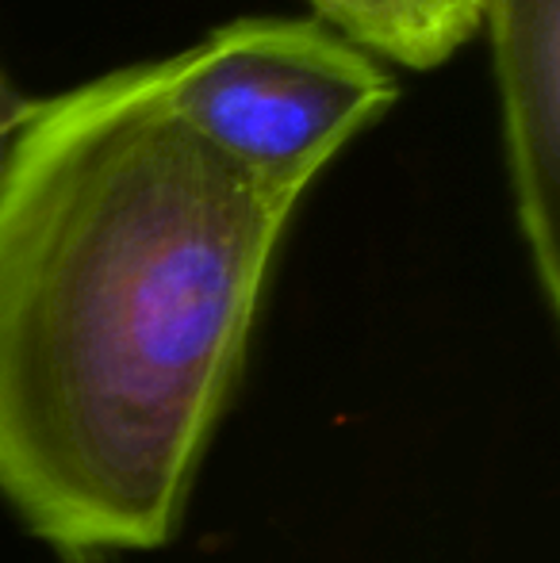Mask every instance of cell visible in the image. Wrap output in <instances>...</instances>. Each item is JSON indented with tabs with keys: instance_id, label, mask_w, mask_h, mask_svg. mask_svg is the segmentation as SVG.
I'll list each match as a JSON object with an SVG mask.
<instances>
[{
	"instance_id": "5",
	"label": "cell",
	"mask_w": 560,
	"mask_h": 563,
	"mask_svg": "<svg viewBox=\"0 0 560 563\" xmlns=\"http://www.w3.org/2000/svg\"><path fill=\"white\" fill-rule=\"evenodd\" d=\"M28 104H31V97H23V92L8 81L4 69H0V169H4L8 154H12V139H15V131H20Z\"/></svg>"
},
{
	"instance_id": "4",
	"label": "cell",
	"mask_w": 560,
	"mask_h": 563,
	"mask_svg": "<svg viewBox=\"0 0 560 563\" xmlns=\"http://www.w3.org/2000/svg\"><path fill=\"white\" fill-rule=\"evenodd\" d=\"M315 20L334 27L376 62L438 69L480 31L484 0H307Z\"/></svg>"
},
{
	"instance_id": "3",
	"label": "cell",
	"mask_w": 560,
	"mask_h": 563,
	"mask_svg": "<svg viewBox=\"0 0 560 563\" xmlns=\"http://www.w3.org/2000/svg\"><path fill=\"white\" fill-rule=\"evenodd\" d=\"M515 216L541 296L560 303V0H484Z\"/></svg>"
},
{
	"instance_id": "2",
	"label": "cell",
	"mask_w": 560,
	"mask_h": 563,
	"mask_svg": "<svg viewBox=\"0 0 560 563\" xmlns=\"http://www.w3.org/2000/svg\"><path fill=\"white\" fill-rule=\"evenodd\" d=\"M165 100L211 150L288 196L376 123L396 77L322 20H234L162 62Z\"/></svg>"
},
{
	"instance_id": "1",
	"label": "cell",
	"mask_w": 560,
	"mask_h": 563,
	"mask_svg": "<svg viewBox=\"0 0 560 563\" xmlns=\"http://www.w3.org/2000/svg\"><path fill=\"white\" fill-rule=\"evenodd\" d=\"M296 203L173 115L162 62L31 100L0 169V498L39 537L173 533Z\"/></svg>"
}]
</instances>
